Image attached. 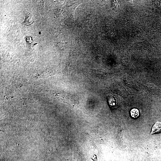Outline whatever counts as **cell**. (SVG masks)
Wrapping results in <instances>:
<instances>
[{
	"label": "cell",
	"instance_id": "cell-3",
	"mask_svg": "<svg viewBox=\"0 0 161 161\" xmlns=\"http://www.w3.org/2000/svg\"><path fill=\"white\" fill-rule=\"evenodd\" d=\"M33 22V20L32 17L30 14H29L26 15L25 19L24 22H23V23L29 26L32 24Z\"/></svg>",
	"mask_w": 161,
	"mask_h": 161
},
{
	"label": "cell",
	"instance_id": "cell-4",
	"mask_svg": "<svg viewBox=\"0 0 161 161\" xmlns=\"http://www.w3.org/2000/svg\"><path fill=\"white\" fill-rule=\"evenodd\" d=\"M130 114L132 118H137L138 117L139 115V111L138 109L134 108L131 110Z\"/></svg>",
	"mask_w": 161,
	"mask_h": 161
},
{
	"label": "cell",
	"instance_id": "cell-2",
	"mask_svg": "<svg viewBox=\"0 0 161 161\" xmlns=\"http://www.w3.org/2000/svg\"><path fill=\"white\" fill-rule=\"evenodd\" d=\"M161 132V122L157 121L152 127L151 134L159 133Z\"/></svg>",
	"mask_w": 161,
	"mask_h": 161
},
{
	"label": "cell",
	"instance_id": "cell-1",
	"mask_svg": "<svg viewBox=\"0 0 161 161\" xmlns=\"http://www.w3.org/2000/svg\"><path fill=\"white\" fill-rule=\"evenodd\" d=\"M116 95L114 94H109L108 96V100L109 105L113 108H116L118 105V100Z\"/></svg>",
	"mask_w": 161,
	"mask_h": 161
}]
</instances>
